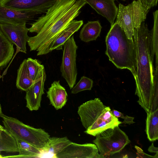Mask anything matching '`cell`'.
Here are the masks:
<instances>
[{
	"instance_id": "obj_32",
	"label": "cell",
	"mask_w": 158,
	"mask_h": 158,
	"mask_svg": "<svg viewBox=\"0 0 158 158\" xmlns=\"http://www.w3.org/2000/svg\"><path fill=\"white\" fill-rule=\"evenodd\" d=\"M4 129V127L0 125V129Z\"/></svg>"
},
{
	"instance_id": "obj_33",
	"label": "cell",
	"mask_w": 158,
	"mask_h": 158,
	"mask_svg": "<svg viewBox=\"0 0 158 158\" xmlns=\"http://www.w3.org/2000/svg\"><path fill=\"white\" fill-rule=\"evenodd\" d=\"M0 158H3V156H2L0 154Z\"/></svg>"
},
{
	"instance_id": "obj_29",
	"label": "cell",
	"mask_w": 158,
	"mask_h": 158,
	"mask_svg": "<svg viewBox=\"0 0 158 158\" xmlns=\"http://www.w3.org/2000/svg\"><path fill=\"white\" fill-rule=\"evenodd\" d=\"M135 148L137 150L136 158H156L155 156H152L144 153L143 151L139 147L135 146Z\"/></svg>"
},
{
	"instance_id": "obj_4",
	"label": "cell",
	"mask_w": 158,
	"mask_h": 158,
	"mask_svg": "<svg viewBox=\"0 0 158 158\" xmlns=\"http://www.w3.org/2000/svg\"><path fill=\"white\" fill-rule=\"evenodd\" d=\"M77 113L86 134L95 136L109 128L122 123L113 114L109 106L98 98L83 103L78 107Z\"/></svg>"
},
{
	"instance_id": "obj_7",
	"label": "cell",
	"mask_w": 158,
	"mask_h": 158,
	"mask_svg": "<svg viewBox=\"0 0 158 158\" xmlns=\"http://www.w3.org/2000/svg\"><path fill=\"white\" fill-rule=\"evenodd\" d=\"M95 136L93 142L102 158L120 152L131 142L127 135L118 126L107 129Z\"/></svg>"
},
{
	"instance_id": "obj_8",
	"label": "cell",
	"mask_w": 158,
	"mask_h": 158,
	"mask_svg": "<svg viewBox=\"0 0 158 158\" xmlns=\"http://www.w3.org/2000/svg\"><path fill=\"white\" fill-rule=\"evenodd\" d=\"M60 71L70 89L75 84L77 74L76 64L78 46L72 35L64 44Z\"/></svg>"
},
{
	"instance_id": "obj_28",
	"label": "cell",
	"mask_w": 158,
	"mask_h": 158,
	"mask_svg": "<svg viewBox=\"0 0 158 158\" xmlns=\"http://www.w3.org/2000/svg\"><path fill=\"white\" fill-rule=\"evenodd\" d=\"M145 7L150 9L157 5L158 0H138Z\"/></svg>"
},
{
	"instance_id": "obj_16",
	"label": "cell",
	"mask_w": 158,
	"mask_h": 158,
	"mask_svg": "<svg viewBox=\"0 0 158 158\" xmlns=\"http://www.w3.org/2000/svg\"><path fill=\"white\" fill-rule=\"evenodd\" d=\"M83 24L82 20L72 21L53 42L50 49V52L54 50H62L64 43L79 29Z\"/></svg>"
},
{
	"instance_id": "obj_24",
	"label": "cell",
	"mask_w": 158,
	"mask_h": 158,
	"mask_svg": "<svg viewBox=\"0 0 158 158\" xmlns=\"http://www.w3.org/2000/svg\"><path fill=\"white\" fill-rule=\"evenodd\" d=\"M154 25L153 28L151 31V46L152 54L153 58L154 55L158 57L157 38L158 30V11L157 10L153 13Z\"/></svg>"
},
{
	"instance_id": "obj_23",
	"label": "cell",
	"mask_w": 158,
	"mask_h": 158,
	"mask_svg": "<svg viewBox=\"0 0 158 158\" xmlns=\"http://www.w3.org/2000/svg\"><path fill=\"white\" fill-rule=\"evenodd\" d=\"M145 131L148 140L154 141L158 138V109L147 114Z\"/></svg>"
},
{
	"instance_id": "obj_9",
	"label": "cell",
	"mask_w": 158,
	"mask_h": 158,
	"mask_svg": "<svg viewBox=\"0 0 158 158\" xmlns=\"http://www.w3.org/2000/svg\"><path fill=\"white\" fill-rule=\"evenodd\" d=\"M26 22L17 24H0V28L8 39L16 47V53L21 52L27 53L26 43L29 37L28 28Z\"/></svg>"
},
{
	"instance_id": "obj_13",
	"label": "cell",
	"mask_w": 158,
	"mask_h": 158,
	"mask_svg": "<svg viewBox=\"0 0 158 158\" xmlns=\"http://www.w3.org/2000/svg\"><path fill=\"white\" fill-rule=\"evenodd\" d=\"M38 13L35 11H19L3 6L0 4V24H17L33 19Z\"/></svg>"
},
{
	"instance_id": "obj_20",
	"label": "cell",
	"mask_w": 158,
	"mask_h": 158,
	"mask_svg": "<svg viewBox=\"0 0 158 158\" xmlns=\"http://www.w3.org/2000/svg\"><path fill=\"white\" fill-rule=\"evenodd\" d=\"M19 154L17 155L6 156L3 158H37L42 154V150L35 146L24 141L16 139Z\"/></svg>"
},
{
	"instance_id": "obj_18",
	"label": "cell",
	"mask_w": 158,
	"mask_h": 158,
	"mask_svg": "<svg viewBox=\"0 0 158 158\" xmlns=\"http://www.w3.org/2000/svg\"><path fill=\"white\" fill-rule=\"evenodd\" d=\"M102 27L98 20L88 21L85 24L80 32L79 38L85 42L95 40L99 36Z\"/></svg>"
},
{
	"instance_id": "obj_11",
	"label": "cell",
	"mask_w": 158,
	"mask_h": 158,
	"mask_svg": "<svg viewBox=\"0 0 158 158\" xmlns=\"http://www.w3.org/2000/svg\"><path fill=\"white\" fill-rule=\"evenodd\" d=\"M56 158H102L95 144L72 142L55 156Z\"/></svg>"
},
{
	"instance_id": "obj_25",
	"label": "cell",
	"mask_w": 158,
	"mask_h": 158,
	"mask_svg": "<svg viewBox=\"0 0 158 158\" xmlns=\"http://www.w3.org/2000/svg\"><path fill=\"white\" fill-rule=\"evenodd\" d=\"M27 69L33 81L37 78L42 70L44 68V65L41 64L39 60L28 58L26 59Z\"/></svg>"
},
{
	"instance_id": "obj_14",
	"label": "cell",
	"mask_w": 158,
	"mask_h": 158,
	"mask_svg": "<svg viewBox=\"0 0 158 158\" xmlns=\"http://www.w3.org/2000/svg\"><path fill=\"white\" fill-rule=\"evenodd\" d=\"M83 0L98 14L106 18L110 23L111 26L113 25L118 12V7L115 2V1L117 0Z\"/></svg>"
},
{
	"instance_id": "obj_31",
	"label": "cell",
	"mask_w": 158,
	"mask_h": 158,
	"mask_svg": "<svg viewBox=\"0 0 158 158\" xmlns=\"http://www.w3.org/2000/svg\"><path fill=\"white\" fill-rule=\"evenodd\" d=\"M3 113L2 112V107L1 106L0 103V117H1V116L3 114Z\"/></svg>"
},
{
	"instance_id": "obj_10",
	"label": "cell",
	"mask_w": 158,
	"mask_h": 158,
	"mask_svg": "<svg viewBox=\"0 0 158 158\" xmlns=\"http://www.w3.org/2000/svg\"><path fill=\"white\" fill-rule=\"evenodd\" d=\"M56 0H0L2 6L16 10L45 13Z\"/></svg>"
},
{
	"instance_id": "obj_30",
	"label": "cell",
	"mask_w": 158,
	"mask_h": 158,
	"mask_svg": "<svg viewBox=\"0 0 158 158\" xmlns=\"http://www.w3.org/2000/svg\"><path fill=\"white\" fill-rule=\"evenodd\" d=\"M148 150L150 152L158 154V148L154 147L153 143H152V145L149 147Z\"/></svg>"
},
{
	"instance_id": "obj_26",
	"label": "cell",
	"mask_w": 158,
	"mask_h": 158,
	"mask_svg": "<svg viewBox=\"0 0 158 158\" xmlns=\"http://www.w3.org/2000/svg\"><path fill=\"white\" fill-rule=\"evenodd\" d=\"M93 84L92 80L83 76L77 84L72 88L71 93L76 94L82 91L91 90L93 87Z\"/></svg>"
},
{
	"instance_id": "obj_2",
	"label": "cell",
	"mask_w": 158,
	"mask_h": 158,
	"mask_svg": "<svg viewBox=\"0 0 158 158\" xmlns=\"http://www.w3.org/2000/svg\"><path fill=\"white\" fill-rule=\"evenodd\" d=\"M133 39L136 59L135 94L139 98L138 102L147 114L153 102L154 71L151 31L144 21L135 28Z\"/></svg>"
},
{
	"instance_id": "obj_21",
	"label": "cell",
	"mask_w": 158,
	"mask_h": 158,
	"mask_svg": "<svg viewBox=\"0 0 158 158\" xmlns=\"http://www.w3.org/2000/svg\"><path fill=\"white\" fill-rule=\"evenodd\" d=\"M33 82L27 69L26 59H24L17 71L16 86L19 89L26 91Z\"/></svg>"
},
{
	"instance_id": "obj_27",
	"label": "cell",
	"mask_w": 158,
	"mask_h": 158,
	"mask_svg": "<svg viewBox=\"0 0 158 158\" xmlns=\"http://www.w3.org/2000/svg\"><path fill=\"white\" fill-rule=\"evenodd\" d=\"M113 114L117 118H121L124 119L123 123L125 124H131L135 123L133 121L134 117L129 116L127 115L124 116L123 114L116 110L112 111Z\"/></svg>"
},
{
	"instance_id": "obj_1",
	"label": "cell",
	"mask_w": 158,
	"mask_h": 158,
	"mask_svg": "<svg viewBox=\"0 0 158 158\" xmlns=\"http://www.w3.org/2000/svg\"><path fill=\"white\" fill-rule=\"evenodd\" d=\"M87 4L83 0H56L28 28L37 35L29 37L27 43L30 51H36L37 55L46 54L60 32L79 15L81 9Z\"/></svg>"
},
{
	"instance_id": "obj_17",
	"label": "cell",
	"mask_w": 158,
	"mask_h": 158,
	"mask_svg": "<svg viewBox=\"0 0 158 158\" xmlns=\"http://www.w3.org/2000/svg\"><path fill=\"white\" fill-rule=\"evenodd\" d=\"M13 44L0 28V70L6 67L14 52Z\"/></svg>"
},
{
	"instance_id": "obj_22",
	"label": "cell",
	"mask_w": 158,
	"mask_h": 158,
	"mask_svg": "<svg viewBox=\"0 0 158 158\" xmlns=\"http://www.w3.org/2000/svg\"><path fill=\"white\" fill-rule=\"evenodd\" d=\"M0 152H19L16 139L6 129H0Z\"/></svg>"
},
{
	"instance_id": "obj_3",
	"label": "cell",
	"mask_w": 158,
	"mask_h": 158,
	"mask_svg": "<svg viewBox=\"0 0 158 158\" xmlns=\"http://www.w3.org/2000/svg\"><path fill=\"white\" fill-rule=\"evenodd\" d=\"M106 54L118 69H127L136 76V59L133 39L129 38L116 22L111 26L106 38Z\"/></svg>"
},
{
	"instance_id": "obj_12",
	"label": "cell",
	"mask_w": 158,
	"mask_h": 158,
	"mask_svg": "<svg viewBox=\"0 0 158 158\" xmlns=\"http://www.w3.org/2000/svg\"><path fill=\"white\" fill-rule=\"evenodd\" d=\"M46 75L44 68L41 71L30 87L26 91V107L30 111L37 110L40 107Z\"/></svg>"
},
{
	"instance_id": "obj_19",
	"label": "cell",
	"mask_w": 158,
	"mask_h": 158,
	"mask_svg": "<svg viewBox=\"0 0 158 158\" xmlns=\"http://www.w3.org/2000/svg\"><path fill=\"white\" fill-rule=\"evenodd\" d=\"M72 142L67 137H50L42 150V154L47 153L53 155V157H55L56 154L61 152Z\"/></svg>"
},
{
	"instance_id": "obj_5",
	"label": "cell",
	"mask_w": 158,
	"mask_h": 158,
	"mask_svg": "<svg viewBox=\"0 0 158 158\" xmlns=\"http://www.w3.org/2000/svg\"><path fill=\"white\" fill-rule=\"evenodd\" d=\"M1 117L5 128L15 138L28 143L41 150L50 137L44 130L26 125L16 118L3 114Z\"/></svg>"
},
{
	"instance_id": "obj_6",
	"label": "cell",
	"mask_w": 158,
	"mask_h": 158,
	"mask_svg": "<svg viewBox=\"0 0 158 158\" xmlns=\"http://www.w3.org/2000/svg\"><path fill=\"white\" fill-rule=\"evenodd\" d=\"M150 9L144 6L139 0H134L127 6L119 3L115 22L121 27L127 37L133 38L135 28L145 21Z\"/></svg>"
},
{
	"instance_id": "obj_15",
	"label": "cell",
	"mask_w": 158,
	"mask_h": 158,
	"mask_svg": "<svg viewBox=\"0 0 158 158\" xmlns=\"http://www.w3.org/2000/svg\"><path fill=\"white\" fill-rule=\"evenodd\" d=\"M47 94L50 104L56 110L61 109L67 102V93L64 88L60 85L59 81L53 82Z\"/></svg>"
}]
</instances>
